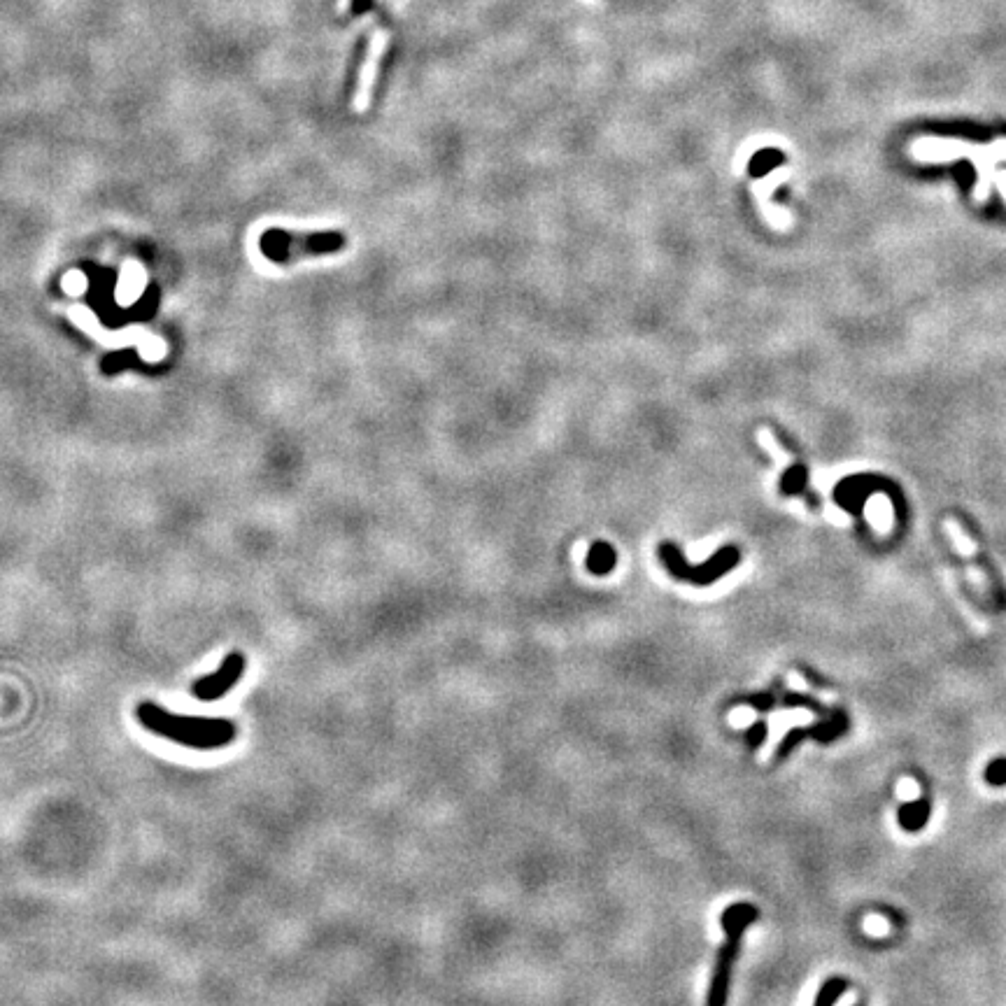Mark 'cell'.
<instances>
[{
    "label": "cell",
    "instance_id": "1",
    "mask_svg": "<svg viewBox=\"0 0 1006 1006\" xmlns=\"http://www.w3.org/2000/svg\"><path fill=\"white\" fill-rule=\"evenodd\" d=\"M136 718L152 734L194 750H217L236 739V725L224 718H196L175 715L154 701H143L136 708Z\"/></svg>",
    "mask_w": 1006,
    "mask_h": 1006
},
{
    "label": "cell",
    "instance_id": "2",
    "mask_svg": "<svg viewBox=\"0 0 1006 1006\" xmlns=\"http://www.w3.org/2000/svg\"><path fill=\"white\" fill-rule=\"evenodd\" d=\"M760 920V909L755 904L748 902H736L732 906H727L720 916L722 932H725V944L720 946L718 958H715V969L711 976V983H708V995H706V1006H727L729 1002V988H732V974L736 958H739V948L741 939L750 925H755Z\"/></svg>",
    "mask_w": 1006,
    "mask_h": 1006
},
{
    "label": "cell",
    "instance_id": "3",
    "mask_svg": "<svg viewBox=\"0 0 1006 1006\" xmlns=\"http://www.w3.org/2000/svg\"><path fill=\"white\" fill-rule=\"evenodd\" d=\"M343 247L345 236L336 231L294 233L285 229H268L259 238V250L273 264H294L303 257H324V254L340 252Z\"/></svg>",
    "mask_w": 1006,
    "mask_h": 1006
},
{
    "label": "cell",
    "instance_id": "4",
    "mask_svg": "<svg viewBox=\"0 0 1006 1006\" xmlns=\"http://www.w3.org/2000/svg\"><path fill=\"white\" fill-rule=\"evenodd\" d=\"M911 154L920 161H953V159H972L979 166L981 180L976 196L986 198L988 194V175L997 161H1006V140H997L993 145H967L960 140L946 138H920L918 143L911 145Z\"/></svg>",
    "mask_w": 1006,
    "mask_h": 1006
},
{
    "label": "cell",
    "instance_id": "5",
    "mask_svg": "<svg viewBox=\"0 0 1006 1006\" xmlns=\"http://www.w3.org/2000/svg\"><path fill=\"white\" fill-rule=\"evenodd\" d=\"M660 557H662V562L667 569L671 571V576L673 578H678V580H683V583H692V585H711L715 583V580L725 576V573H729L734 569L736 564H739V550L736 548H722L715 552V555L708 559L706 564H701V566H690L683 559V555H680L676 545H671V543H662L660 545Z\"/></svg>",
    "mask_w": 1006,
    "mask_h": 1006
},
{
    "label": "cell",
    "instance_id": "6",
    "mask_svg": "<svg viewBox=\"0 0 1006 1006\" xmlns=\"http://www.w3.org/2000/svg\"><path fill=\"white\" fill-rule=\"evenodd\" d=\"M245 667H247L245 655L238 653V650H233V653L224 657V662L219 664V669L215 673L198 678L196 683L191 685V694H194L198 701L222 699L233 690V685H236L238 680L243 678Z\"/></svg>",
    "mask_w": 1006,
    "mask_h": 1006
},
{
    "label": "cell",
    "instance_id": "7",
    "mask_svg": "<svg viewBox=\"0 0 1006 1006\" xmlns=\"http://www.w3.org/2000/svg\"><path fill=\"white\" fill-rule=\"evenodd\" d=\"M848 725H850V720H848L846 711H841V708H834V711L830 715H827V718L816 722V725L790 729V732L785 734V739L781 741V746H778L776 760H785V757H788L792 753V750H795L799 746V743L806 741V739H816L820 743L837 741L839 736H843V734L848 732Z\"/></svg>",
    "mask_w": 1006,
    "mask_h": 1006
},
{
    "label": "cell",
    "instance_id": "8",
    "mask_svg": "<svg viewBox=\"0 0 1006 1006\" xmlns=\"http://www.w3.org/2000/svg\"><path fill=\"white\" fill-rule=\"evenodd\" d=\"M385 45H387V33H378L371 40V49H368V59H366V66H364V75H361V80H359V98H357L359 108H364V105L368 103V96H371V89H373V84H375V75H378L380 56H382V52H385Z\"/></svg>",
    "mask_w": 1006,
    "mask_h": 1006
},
{
    "label": "cell",
    "instance_id": "9",
    "mask_svg": "<svg viewBox=\"0 0 1006 1006\" xmlns=\"http://www.w3.org/2000/svg\"><path fill=\"white\" fill-rule=\"evenodd\" d=\"M930 813H932V804L927 797H920V799H916V802L899 806V813H897L899 827H902V830H906V832H920L927 825V820H930Z\"/></svg>",
    "mask_w": 1006,
    "mask_h": 1006
},
{
    "label": "cell",
    "instance_id": "10",
    "mask_svg": "<svg viewBox=\"0 0 1006 1006\" xmlns=\"http://www.w3.org/2000/svg\"><path fill=\"white\" fill-rule=\"evenodd\" d=\"M615 559L618 557H615V550L611 548V545L597 543V545H592L590 555H587V569H590L592 573H597V576H606V573L613 571Z\"/></svg>",
    "mask_w": 1006,
    "mask_h": 1006
},
{
    "label": "cell",
    "instance_id": "11",
    "mask_svg": "<svg viewBox=\"0 0 1006 1006\" xmlns=\"http://www.w3.org/2000/svg\"><path fill=\"white\" fill-rule=\"evenodd\" d=\"M848 990V981L846 979H830V981H825L823 986H820L818 990V995H816V1002H813V1006H834L839 1002V997L846 993Z\"/></svg>",
    "mask_w": 1006,
    "mask_h": 1006
},
{
    "label": "cell",
    "instance_id": "12",
    "mask_svg": "<svg viewBox=\"0 0 1006 1006\" xmlns=\"http://www.w3.org/2000/svg\"><path fill=\"white\" fill-rule=\"evenodd\" d=\"M783 704L788 706V708H809L811 713H816L820 715V718H827L832 711H827V708L820 704V701H816L813 697H809V694H797V692H783Z\"/></svg>",
    "mask_w": 1006,
    "mask_h": 1006
},
{
    "label": "cell",
    "instance_id": "13",
    "mask_svg": "<svg viewBox=\"0 0 1006 1006\" xmlns=\"http://www.w3.org/2000/svg\"><path fill=\"white\" fill-rule=\"evenodd\" d=\"M983 778H986V783L993 785V788H1004L1006 785V757H997V760L990 762L986 771H983Z\"/></svg>",
    "mask_w": 1006,
    "mask_h": 1006
},
{
    "label": "cell",
    "instance_id": "14",
    "mask_svg": "<svg viewBox=\"0 0 1006 1006\" xmlns=\"http://www.w3.org/2000/svg\"><path fill=\"white\" fill-rule=\"evenodd\" d=\"M133 354H136V352H129V350L108 354V357L103 359V371L105 373H117V371H122V368L131 366L133 364Z\"/></svg>",
    "mask_w": 1006,
    "mask_h": 1006
},
{
    "label": "cell",
    "instance_id": "15",
    "mask_svg": "<svg viewBox=\"0 0 1006 1006\" xmlns=\"http://www.w3.org/2000/svg\"><path fill=\"white\" fill-rule=\"evenodd\" d=\"M767 727H769L767 722H764V720H757L755 725L748 729V732H746V743H748V748H750V750H757V748L762 746L764 739H767V732H769Z\"/></svg>",
    "mask_w": 1006,
    "mask_h": 1006
},
{
    "label": "cell",
    "instance_id": "16",
    "mask_svg": "<svg viewBox=\"0 0 1006 1006\" xmlns=\"http://www.w3.org/2000/svg\"><path fill=\"white\" fill-rule=\"evenodd\" d=\"M746 704H750L755 708V711H771V708L776 706V694L774 692H762V694H755V697H748L746 699Z\"/></svg>",
    "mask_w": 1006,
    "mask_h": 1006
}]
</instances>
